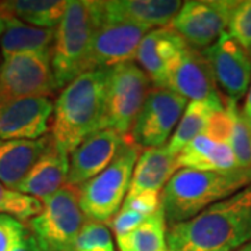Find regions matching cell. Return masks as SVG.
Returning a JSON list of instances; mask_svg holds the SVG:
<instances>
[{
  "mask_svg": "<svg viewBox=\"0 0 251 251\" xmlns=\"http://www.w3.org/2000/svg\"><path fill=\"white\" fill-rule=\"evenodd\" d=\"M251 243V184L169 226L168 251H237Z\"/></svg>",
  "mask_w": 251,
  "mask_h": 251,
  "instance_id": "6da1fadb",
  "label": "cell"
},
{
  "mask_svg": "<svg viewBox=\"0 0 251 251\" xmlns=\"http://www.w3.org/2000/svg\"><path fill=\"white\" fill-rule=\"evenodd\" d=\"M109 70L81 74L57 97L50 137L59 150L73 152L84 140L103 128Z\"/></svg>",
  "mask_w": 251,
  "mask_h": 251,
  "instance_id": "7a4b0ae2",
  "label": "cell"
},
{
  "mask_svg": "<svg viewBox=\"0 0 251 251\" xmlns=\"http://www.w3.org/2000/svg\"><path fill=\"white\" fill-rule=\"evenodd\" d=\"M251 184V168L204 172L180 169L166 183L161 205L169 226L186 222L208 206Z\"/></svg>",
  "mask_w": 251,
  "mask_h": 251,
  "instance_id": "3957f363",
  "label": "cell"
},
{
  "mask_svg": "<svg viewBox=\"0 0 251 251\" xmlns=\"http://www.w3.org/2000/svg\"><path fill=\"white\" fill-rule=\"evenodd\" d=\"M102 1L70 0L54 29L52 70L56 90L64 88L87 73L91 42L103 25Z\"/></svg>",
  "mask_w": 251,
  "mask_h": 251,
  "instance_id": "277c9868",
  "label": "cell"
},
{
  "mask_svg": "<svg viewBox=\"0 0 251 251\" xmlns=\"http://www.w3.org/2000/svg\"><path fill=\"white\" fill-rule=\"evenodd\" d=\"M140 147L126 137L115 159L98 176L80 186V206L90 221L109 224L116 215L133 179Z\"/></svg>",
  "mask_w": 251,
  "mask_h": 251,
  "instance_id": "5b68a950",
  "label": "cell"
},
{
  "mask_svg": "<svg viewBox=\"0 0 251 251\" xmlns=\"http://www.w3.org/2000/svg\"><path fill=\"white\" fill-rule=\"evenodd\" d=\"M42 205L41 214L29 221V230L45 251H73L87 222L80 206V188L66 184Z\"/></svg>",
  "mask_w": 251,
  "mask_h": 251,
  "instance_id": "8992f818",
  "label": "cell"
},
{
  "mask_svg": "<svg viewBox=\"0 0 251 251\" xmlns=\"http://www.w3.org/2000/svg\"><path fill=\"white\" fill-rule=\"evenodd\" d=\"M151 80L134 62L115 66L109 70L103 128L126 137L151 91Z\"/></svg>",
  "mask_w": 251,
  "mask_h": 251,
  "instance_id": "52a82bcc",
  "label": "cell"
},
{
  "mask_svg": "<svg viewBox=\"0 0 251 251\" xmlns=\"http://www.w3.org/2000/svg\"><path fill=\"white\" fill-rule=\"evenodd\" d=\"M56 91L52 52L20 53L4 57L0 64V102L46 97Z\"/></svg>",
  "mask_w": 251,
  "mask_h": 251,
  "instance_id": "ba28073f",
  "label": "cell"
},
{
  "mask_svg": "<svg viewBox=\"0 0 251 251\" xmlns=\"http://www.w3.org/2000/svg\"><path fill=\"white\" fill-rule=\"evenodd\" d=\"M237 1L232 0H191L184 1L171 28L187 46L205 50L226 32Z\"/></svg>",
  "mask_w": 251,
  "mask_h": 251,
  "instance_id": "9c48e42d",
  "label": "cell"
},
{
  "mask_svg": "<svg viewBox=\"0 0 251 251\" xmlns=\"http://www.w3.org/2000/svg\"><path fill=\"white\" fill-rule=\"evenodd\" d=\"M187 106V99L168 88H152L130 130V140L140 148L163 147Z\"/></svg>",
  "mask_w": 251,
  "mask_h": 251,
  "instance_id": "30bf717a",
  "label": "cell"
},
{
  "mask_svg": "<svg viewBox=\"0 0 251 251\" xmlns=\"http://www.w3.org/2000/svg\"><path fill=\"white\" fill-rule=\"evenodd\" d=\"M202 53L209 62L216 87L225 98L237 102L247 94L251 84V57L249 52L227 32Z\"/></svg>",
  "mask_w": 251,
  "mask_h": 251,
  "instance_id": "8fae6325",
  "label": "cell"
},
{
  "mask_svg": "<svg viewBox=\"0 0 251 251\" xmlns=\"http://www.w3.org/2000/svg\"><path fill=\"white\" fill-rule=\"evenodd\" d=\"M54 103L46 97L11 99L0 105V141L45 137Z\"/></svg>",
  "mask_w": 251,
  "mask_h": 251,
  "instance_id": "7c38bea8",
  "label": "cell"
},
{
  "mask_svg": "<svg viewBox=\"0 0 251 251\" xmlns=\"http://www.w3.org/2000/svg\"><path fill=\"white\" fill-rule=\"evenodd\" d=\"M147 32L148 28L128 23L103 24L92 38L87 70L112 69L131 62Z\"/></svg>",
  "mask_w": 251,
  "mask_h": 251,
  "instance_id": "4fadbf2b",
  "label": "cell"
},
{
  "mask_svg": "<svg viewBox=\"0 0 251 251\" xmlns=\"http://www.w3.org/2000/svg\"><path fill=\"white\" fill-rule=\"evenodd\" d=\"M166 88L191 100L224 99L216 87L209 62L202 53L187 46L172 63Z\"/></svg>",
  "mask_w": 251,
  "mask_h": 251,
  "instance_id": "5bb4252c",
  "label": "cell"
},
{
  "mask_svg": "<svg viewBox=\"0 0 251 251\" xmlns=\"http://www.w3.org/2000/svg\"><path fill=\"white\" fill-rule=\"evenodd\" d=\"M125 140L110 128H102L84 140L72 152L67 184L78 187L98 176L115 159Z\"/></svg>",
  "mask_w": 251,
  "mask_h": 251,
  "instance_id": "9a60e30c",
  "label": "cell"
},
{
  "mask_svg": "<svg viewBox=\"0 0 251 251\" xmlns=\"http://www.w3.org/2000/svg\"><path fill=\"white\" fill-rule=\"evenodd\" d=\"M187 44L172 28H156L144 36L135 59L155 88H166L168 72Z\"/></svg>",
  "mask_w": 251,
  "mask_h": 251,
  "instance_id": "2e32d148",
  "label": "cell"
},
{
  "mask_svg": "<svg viewBox=\"0 0 251 251\" xmlns=\"http://www.w3.org/2000/svg\"><path fill=\"white\" fill-rule=\"evenodd\" d=\"M176 0H116L102 1L103 23H128L140 27L165 28L181 9Z\"/></svg>",
  "mask_w": 251,
  "mask_h": 251,
  "instance_id": "e0dca14e",
  "label": "cell"
},
{
  "mask_svg": "<svg viewBox=\"0 0 251 251\" xmlns=\"http://www.w3.org/2000/svg\"><path fill=\"white\" fill-rule=\"evenodd\" d=\"M52 145L50 135L38 140L0 141V183L16 190Z\"/></svg>",
  "mask_w": 251,
  "mask_h": 251,
  "instance_id": "ac0fdd59",
  "label": "cell"
},
{
  "mask_svg": "<svg viewBox=\"0 0 251 251\" xmlns=\"http://www.w3.org/2000/svg\"><path fill=\"white\" fill-rule=\"evenodd\" d=\"M69 153L59 150L53 143L16 190L44 201L64 187L69 177Z\"/></svg>",
  "mask_w": 251,
  "mask_h": 251,
  "instance_id": "d6986e66",
  "label": "cell"
},
{
  "mask_svg": "<svg viewBox=\"0 0 251 251\" xmlns=\"http://www.w3.org/2000/svg\"><path fill=\"white\" fill-rule=\"evenodd\" d=\"M176 156L166 147L147 148L138 156L127 197L144 191H159L177 172Z\"/></svg>",
  "mask_w": 251,
  "mask_h": 251,
  "instance_id": "ffe728a7",
  "label": "cell"
},
{
  "mask_svg": "<svg viewBox=\"0 0 251 251\" xmlns=\"http://www.w3.org/2000/svg\"><path fill=\"white\" fill-rule=\"evenodd\" d=\"M177 168L193 171L219 172L239 168L229 143H219L201 134L176 155Z\"/></svg>",
  "mask_w": 251,
  "mask_h": 251,
  "instance_id": "44dd1931",
  "label": "cell"
},
{
  "mask_svg": "<svg viewBox=\"0 0 251 251\" xmlns=\"http://www.w3.org/2000/svg\"><path fill=\"white\" fill-rule=\"evenodd\" d=\"M4 31L0 39L3 59L13 54L52 52L54 44L53 28H39L16 18H3Z\"/></svg>",
  "mask_w": 251,
  "mask_h": 251,
  "instance_id": "7402d4cb",
  "label": "cell"
},
{
  "mask_svg": "<svg viewBox=\"0 0 251 251\" xmlns=\"http://www.w3.org/2000/svg\"><path fill=\"white\" fill-rule=\"evenodd\" d=\"M225 103L226 98L218 100H190L179 125L169 138L166 145L168 151L176 156L196 137L204 134L211 117L218 110H222Z\"/></svg>",
  "mask_w": 251,
  "mask_h": 251,
  "instance_id": "603a6c76",
  "label": "cell"
},
{
  "mask_svg": "<svg viewBox=\"0 0 251 251\" xmlns=\"http://www.w3.org/2000/svg\"><path fill=\"white\" fill-rule=\"evenodd\" d=\"M69 1L64 0H11L0 1V16L16 18L39 28H56Z\"/></svg>",
  "mask_w": 251,
  "mask_h": 251,
  "instance_id": "cb8c5ba5",
  "label": "cell"
},
{
  "mask_svg": "<svg viewBox=\"0 0 251 251\" xmlns=\"http://www.w3.org/2000/svg\"><path fill=\"white\" fill-rule=\"evenodd\" d=\"M168 224L162 206L130 233L117 237L120 251H168Z\"/></svg>",
  "mask_w": 251,
  "mask_h": 251,
  "instance_id": "d4e9b609",
  "label": "cell"
},
{
  "mask_svg": "<svg viewBox=\"0 0 251 251\" xmlns=\"http://www.w3.org/2000/svg\"><path fill=\"white\" fill-rule=\"evenodd\" d=\"M42 206L41 200L0 183V215H9L24 222L39 215Z\"/></svg>",
  "mask_w": 251,
  "mask_h": 251,
  "instance_id": "484cf974",
  "label": "cell"
},
{
  "mask_svg": "<svg viewBox=\"0 0 251 251\" xmlns=\"http://www.w3.org/2000/svg\"><path fill=\"white\" fill-rule=\"evenodd\" d=\"M229 144L239 168H251V130L243 110L234 106L233 127Z\"/></svg>",
  "mask_w": 251,
  "mask_h": 251,
  "instance_id": "4316f807",
  "label": "cell"
},
{
  "mask_svg": "<svg viewBox=\"0 0 251 251\" xmlns=\"http://www.w3.org/2000/svg\"><path fill=\"white\" fill-rule=\"evenodd\" d=\"M73 251H115L108 226L88 219L74 243Z\"/></svg>",
  "mask_w": 251,
  "mask_h": 251,
  "instance_id": "83f0119b",
  "label": "cell"
},
{
  "mask_svg": "<svg viewBox=\"0 0 251 251\" xmlns=\"http://www.w3.org/2000/svg\"><path fill=\"white\" fill-rule=\"evenodd\" d=\"M227 34L247 52L251 50V0L236 3L227 25Z\"/></svg>",
  "mask_w": 251,
  "mask_h": 251,
  "instance_id": "f1b7e54d",
  "label": "cell"
},
{
  "mask_svg": "<svg viewBox=\"0 0 251 251\" xmlns=\"http://www.w3.org/2000/svg\"><path fill=\"white\" fill-rule=\"evenodd\" d=\"M28 227L16 218L9 215H0V251H11L24 234Z\"/></svg>",
  "mask_w": 251,
  "mask_h": 251,
  "instance_id": "f546056e",
  "label": "cell"
},
{
  "mask_svg": "<svg viewBox=\"0 0 251 251\" xmlns=\"http://www.w3.org/2000/svg\"><path fill=\"white\" fill-rule=\"evenodd\" d=\"M161 196L159 191H144L133 197H126L122 208L131 209L144 216L156 212L161 208Z\"/></svg>",
  "mask_w": 251,
  "mask_h": 251,
  "instance_id": "4dcf8cb0",
  "label": "cell"
},
{
  "mask_svg": "<svg viewBox=\"0 0 251 251\" xmlns=\"http://www.w3.org/2000/svg\"><path fill=\"white\" fill-rule=\"evenodd\" d=\"M145 218L147 216L141 215L138 212H134L131 209H123L122 208L116 215L112 218L109 225H110L112 230L116 234V237H119V236H123V234L133 232L134 229H137L140 225L143 224Z\"/></svg>",
  "mask_w": 251,
  "mask_h": 251,
  "instance_id": "1f68e13d",
  "label": "cell"
},
{
  "mask_svg": "<svg viewBox=\"0 0 251 251\" xmlns=\"http://www.w3.org/2000/svg\"><path fill=\"white\" fill-rule=\"evenodd\" d=\"M11 251H45L41 244L38 243V240L35 239V236L32 234V232L28 229L27 233L24 234V237L20 240V242L13 247Z\"/></svg>",
  "mask_w": 251,
  "mask_h": 251,
  "instance_id": "d6a6232c",
  "label": "cell"
},
{
  "mask_svg": "<svg viewBox=\"0 0 251 251\" xmlns=\"http://www.w3.org/2000/svg\"><path fill=\"white\" fill-rule=\"evenodd\" d=\"M243 113H244V116L246 117L251 116V84H250V88H249V91H247V94H246V100H244Z\"/></svg>",
  "mask_w": 251,
  "mask_h": 251,
  "instance_id": "836d02e7",
  "label": "cell"
},
{
  "mask_svg": "<svg viewBox=\"0 0 251 251\" xmlns=\"http://www.w3.org/2000/svg\"><path fill=\"white\" fill-rule=\"evenodd\" d=\"M3 31H4V20L0 16V39H1V35H3Z\"/></svg>",
  "mask_w": 251,
  "mask_h": 251,
  "instance_id": "e575fe53",
  "label": "cell"
},
{
  "mask_svg": "<svg viewBox=\"0 0 251 251\" xmlns=\"http://www.w3.org/2000/svg\"><path fill=\"white\" fill-rule=\"evenodd\" d=\"M237 251H251V243H249L247 246H244V247H242L240 250Z\"/></svg>",
  "mask_w": 251,
  "mask_h": 251,
  "instance_id": "d590c367",
  "label": "cell"
},
{
  "mask_svg": "<svg viewBox=\"0 0 251 251\" xmlns=\"http://www.w3.org/2000/svg\"><path fill=\"white\" fill-rule=\"evenodd\" d=\"M246 119H247V123H249V126H250V130H251V116L246 117Z\"/></svg>",
  "mask_w": 251,
  "mask_h": 251,
  "instance_id": "8d00e7d4",
  "label": "cell"
},
{
  "mask_svg": "<svg viewBox=\"0 0 251 251\" xmlns=\"http://www.w3.org/2000/svg\"><path fill=\"white\" fill-rule=\"evenodd\" d=\"M0 105H1V102H0Z\"/></svg>",
  "mask_w": 251,
  "mask_h": 251,
  "instance_id": "74e56055",
  "label": "cell"
}]
</instances>
